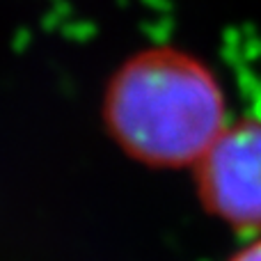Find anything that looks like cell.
Returning <instances> with one entry per match:
<instances>
[{"label":"cell","mask_w":261,"mask_h":261,"mask_svg":"<svg viewBox=\"0 0 261 261\" xmlns=\"http://www.w3.org/2000/svg\"><path fill=\"white\" fill-rule=\"evenodd\" d=\"M220 83L195 58L151 48L110 78L103 99L108 133L124 153L149 167H195L225 122Z\"/></svg>","instance_id":"cell-1"},{"label":"cell","mask_w":261,"mask_h":261,"mask_svg":"<svg viewBox=\"0 0 261 261\" xmlns=\"http://www.w3.org/2000/svg\"><path fill=\"white\" fill-rule=\"evenodd\" d=\"M202 206L236 229H261V122L227 126L195 165Z\"/></svg>","instance_id":"cell-2"},{"label":"cell","mask_w":261,"mask_h":261,"mask_svg":"<svg viewBox=\"0 0 261 261\" xmlns=\"http://www.w3.org/2000/svg\"><path fill=\"white\" fill-rule=\"evenodd\" d=\"M229 261H261V236L250 241L245 248H241Z\"/></svg>","instance_id":"cell-3"}]
</instances>
